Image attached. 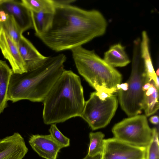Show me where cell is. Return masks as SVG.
Listing matches in <instances>:
<instances>
[{"instance_id": "19", "label": "cell", "mask_w": 159, "mask_h": 159, "mask_svg": "<svg viewBox=\"0 0 159 159\" xmlns=\"http://www.w3.org/2000/svg\"><path fill=\"white\" fill-rule=\"evenodd\" d=\"M21 1L30 11L52 14L54 11L53 0H21Z\"/></svg>"}, {"instance_id": "11", "label": "cell", "mask_w": 159, "mask_h": 159, "mask_svg": "<svg viewBox=\"0 0 159 159\" xmlns=\"http://www.w3.org/2000/svg\"><path fill=\"white\" fill-rule=\"evenodd\" d=\"M28 151L24 138L18 132L0 139V159H22Z\"/></svg>"}, {"instance_id": "20", "label": "cell", "mask_w": 159, "mask_h": 159, "mask_svg": "<svg viewBox=\"0 0 159 159\" xmlns=\"http://www.w3.org/2000/svg\"><path fill=\"white\" fill-rule=\"evenodd\" d=\"M104 134L100 131L90 133V143L87 155L93 157L102 154L104 147Z\"/></svg>"}, {"instance_id": "18", "label": "cell", "mask_w": 159, "mask_h": 159, "mask_svg": "<svg viewBox=\"0 0 159 159\" xmlns=\"http://www.w3.org/2000/svg\"><path fill=\"white\" fill-rule=\"evenodd\" d=\"M31 12L35 35L36 36L47 31L52 24L53 14L32 11Z\"/></svg>"}, {"instance_id": "7", "label": "cell", "mask_w": 159, "mask_h": 159, "mask_svg": "<svg viewBox=\"0 0 159 159\" xmlns=\"http://www.w3.org/2000/svg\"><path fill=\"white\" fill-rule=\"evenodd\" d=\"M116 95L112 94L105 100L100 99L96 92L92 93L85 102L80 116L93 130L106 127L113 117L118 105Z\"/></svg>"}, {"instance_id": "9", "label": "cell", "mask_w": 159, "mask_h": 159, "mask_svg": "<svg viewBox=\"0 0 159 159\" xmlns=\"http://www.w3.org/2000/svg\"><path fill=\"white\" fill-rule=\"evenodd\" d=\"M0 49L4 57L9 61L14 74L27 72L17 44L1 27L0 30Z\"/></svg>"}, {"instance_id": "6", "label": "cell", "mask_w": 159, "mask_h": 159, "mask_svg": "<svg viewBox=\"0 0 159 159\" xmlns=\"http://www.w3.org/2000/svg\"><path fill=\"white\" fill-rule=\"evenodd\" d=\"M114 137L128 144L146 148L154 135L146 116L137 115L129 117L116 124L112 128Z\"/></svg>"}, {"instance_id": "1", "label": "cell", "mask_w": 159, "mask_h": 159, "mask_svg": "<svg viewBox=\"0 0 159 159\" xmlns=\"http://www.w3.org/2000/svg\"><path fill=\"white\" fill-rule=\"evenodd\" d=\"M53 2L55 8L50 27L46 32L36 35L52 50L57 52L71 50L105 33L107 22L99 11Z\"/></svg>"}, {"instance_id": "24", "label": "cell", "mask_w": 159, "mask_h": 159, "mask_svg": "<svg viewBox=\"0 0 159 159\" xmlns=\"http://www.w3.org/2000/svg\"><path fill=\"white\" fill-rule=\"evenodd\" d=\"M96 92L97 94L100 99L105 100L107 98L112 94H109L104 92Z\"/></svg>"}, {"instance_id": "30", "label": "cell", "mask_w": 159, "mask_h": 159, "mask_svg": "<svg viewBox=\"0 0 159 159\" xmlns=\"http://www.w3.org/2000/svg\"><path fill=\"white\" fill-rule=\"evenodd\" d=\"M1 0H0V3H1Z\"/></svg>"}, {"instance_id": "27", "label": "cell", "mask_w": 159, "mask_h": 159, "mask_svg": "<svg viewBox=\"0 0 159 159\" xmlns=\"http://www.w3.org/2000/svg\"><path fill=\"white\" fill-rule=\"evenodd\" d=\"M101 154H98L95 156L91 157L87 155L83 159H101Z\"/></svg>"}, {"instance_id": "2", "label": "cell", "mask_w": 159, "mask_h": 159, "mask_svg": "<svg viewBox=\"0 0 159 159\" xmlns=\"http://www.w3.org/2000/svg\"><path fill=\"white\" fill-rule=\"evenodd\" d=\"M66 55L61 53L46 57L42 64L32 71L13 73L9 85L7 100L14 103L23 100L43 102L65 70Z\"/></svg>"}, {"instance_id": "23", "label": "cell", "mask_w": 159, "mask_h": 159, "mask_svg": "<svg viewBox=\"0 0 159 159\" xmlns=\"http://www.w3.org/2000/svg\"><path fill=\"white\" fill-rule=\"evenodd\" d=\"M50 135L53 139L62 148L70 145V139L64 136L59 130L55 124H51L49 130Z\"/></svg>"}, {"instance_id": "8", "label": "cell", "mask_w": 159, "mask_h": 159, "mask_svg": "<svg viewBox=\"0 0 159 159\" xmlns=\"http://www.w3.org/2000/svg\"><path fill=\"white\" fill-rule=\"evenodd\" d=\"M146 148L135 146L115 138L105 139L101 159H146Z\"/></svg>"}, {"instance_id": "29", "label": "cell", "mask_w": 159, "mask_h": 159, "mask_svg": "<svg viewBox=\"0 0 159 159\" xmlns=\"http://www.w3.org/2000/svg\"><path fill=\"white\" fill-rule=\"evenodd\" d=\"M1 25H0V30H1Z\"/></svg>"}, {"instance_id": "13", "label": "cell", "mask_w": 159, "mask_h": 159, "mask_svg": "<svg viewBox=\"0 0 159 159\" xmlns=\"http://www.w3.org/2000/svg\"><path fill=\"white\" fill-rule=\"evenodd\" d=\"M17 46L27 72L39 66L47 57L41 54L23 35L21 36Z\"/></svg>"}, {"instance_id": "21", "label": "cell", "mask_w": 159, "mask_h": 159, "mask_svg": "<svg viewBox=\"0 0 159 159\" xmlns=\"http://www.w3.org/2000/svg\"><path fill=\"white\" fill-rule=\"evenodd\" d=\"M0 25L1 27L17 45L22 33L13 16L8 15L6 18L0 23Z\"/></svg>"}, {"instance_id": "17", "label": "cell", "mask_w": 159, "mask_h": 159, "mask_svg": "<svg viewBox=\"0 0 159 159\" xmlns=\"http://www.w3.org/2000/svg\"><path fill=\"white\" fill-rule=\"evenodd\" d=\"M159 89L152 80L151 85L145 91L143 108L145 116H149L155 113L159 109Z\"/></svg>"}, {"instance_id": "12", "label": "cell", "mask_w": 159, "mask_h": 159, "mask_svg": "<svg viewBox=\"0 0 159 159\" xmlns=\"http://www.w3.org/2000/svg\"><path fill=\"white\" fill-rule=\"evenodd\" d=\"M29 143L39 156L45 159H57L58 153L62 148L50 134L32 135Z\"/></svg>"}, {"instance_id": "14", "label": "cell", "mask_w": 159, "mask_h": 159, "mask_svg": "<svg viewBox=\"0 0 159 159\" xmlns=\"http://www.w3.org/2000/svg\"><path fill=\"white\" fill-rule=\"evenodd\" d=\"M103 59L114 68L124 67L130 62L125 47L120 43L111 46L104 53Z\"/></svg>"}, {"instance_id": "25", "label": "cell", "mask_w": 159, "mask_h": 159, "mask_svg": "<svg viewBox=\"0 0 159 159\" xmlns=\"http://www.w3.org/2000/svg\"><path fill=\"white\" fill-rule=\"evenodd\" d=\"M150 122L154 125H157L159 123V117L157 116H153L149 119Z\"/></svg>"}, {"instance_id": "3", "label": "cell", "mask_w": 159, "mask_h": 159, "mask_svg": "<svg viewBox=\"0 0 159 159\" xmlns=\"http://www.w3.org/2000/svg\"><path fill=\"white\" fill-rule=\"evenodd\" d=\"M44 123L51 125L80 116L85 103L80 77L64 70L43 101Z\"/></svg>"}, {"instance_id": "22", "label": "cell", "mask_w": 159, "mask_h": 159, "mask_svg": "<svg viewBox=\"0 0 159 159\" xmlns=\"http://www.w3.org/2000/svg\"><path fill=\"white\" fill-rule=\"evenodd\" d=\"M153 139L146 149V159H159L158 132L156 128H153Z\"/></svg>"}, {"instance_id": "5", "label": "cell", "mask_w": 159, "mask_h": 159, "mask_svg": "<svg viewBox=\"0 0 159 159\" xmlns=\"http://www.w3.org/2000/svg\"><path fill=\"white\" fill-rule=\"evenodd\" d=\"M140 42V39L137 38L133 42L131 71L126 82L128 89L118 90V99L120 107L129 117L141 113L145 93L143 88L152 80L145 69L141 57Z\"/></svg>"}, {"instance_id": "10", "label": "cell", "mask_w": 159, "mask_h": 159, "mask_svg": "<svg viewBox=\"0 0 159 159\" xmlns=\"http://www.w3.org/2000/svg\"><path fill=\"white\" fill-rule=\"evenodd\" d=\"M0 10L13 16L22 33L33 28L31 11L21 0H3L0 4Z\"/></svg>"}, {"instance_id": "16", "label": "cell", "mask_w": 159, "mask_h": 159, "mask_svg": "<svg viewBox=\"0 0 159 159\" xmlns=\"http://www.w3.org/2000/svg\"><path fill=\"white\" fill-rule=\"evenodd\" d=\"M13 71L6 61L0 60V115L7 107V95Z\"/></svg>"}, {"instance_id": "26", "label": "cell", "mask_w": 159, "mask_h": 159, "mask_svg": "<svg viewBox=\"0 0 159 159\" xmlns=\"http://www.w3.org/2000/svg\"><path fill=\"white\" fill-rule=\"evenodd\" d=\"M128 89V84L126 82L120 84V89L123 91H126Z\"/></svg>"}, {"instance_id": "28", "label": "cell", "mask_w": 159, "mask_h": 159, "mask_svg": "<svg viewBox=\"0 0 159 159\" xmlns=\"http://www.w3.org/2000/svg\"><path fill=\"white\" fill-rule=\"evenodd\" d=\"M159 69H158L157 70L156 72V74L157 76H159Z\"/></svg>"}, {"instance_id": "4", "label": "cell", "mask_w": 159, "mask_h": 159, "mask_svg": "<svg viewBox=\"0 0 159 159\" xmlns=\"http://www.w3.org/2000/svg\"><path fill=\"white\" fill-rule=\"evenodd\" d=\"M79 73L97 92L113 94L122 80L121 74L93 50L78 47L71 50Z\"/></svg>"}, {"instance_id": "15", "label": "cell", "mask_w": 159, "mask_h": 159, "mask_svg": "<svg viewBox=\"0 0 159 159\" xmlns=\"http://www.w3.org/2000/svg\"><path fill=\"white\" fill-rule=\"evenodd\" d=\"M140 52L145 69L159 89V78L153 68L150 52L149 38L147 32L145 31H143L142 33V38L140 42Z\"/></svg>"}]
</instances>
